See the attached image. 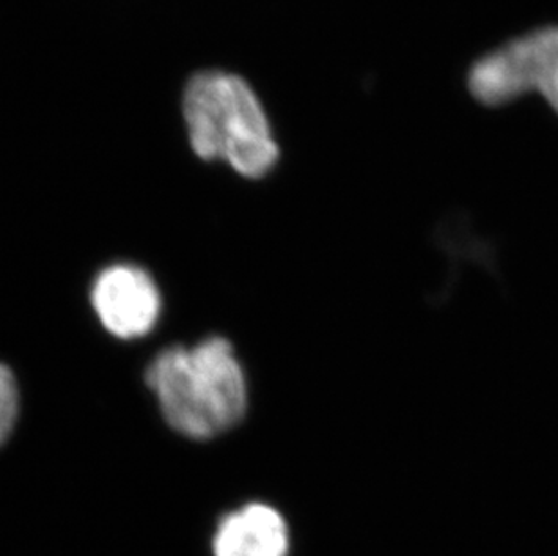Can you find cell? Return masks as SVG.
<instances>
[{
  "mask_svg": "<svg viewBox=\"0 0 558 556\" xmlns=\"http://www.w3.org/2000/svg\"><path fill=\"white\" fill-rule=\"evenodd\" d=\"M19 387L10 368L0 363V446L10 439L19 418Z\"/></svg>",
  "mask_w": 558,
  "mask_h": 556,
  "instance_id": "8992f818",
  "label": "cell"
},
{
  "mask_svg": "<svg viewBox=\"0 0 558 556\" xmlns=\"http://www.w3.org/2000/svg\"><path fill=\"white\" fill-rule=\"evenodd\" d=\"M288 552L284 517L266 504H248L228 513L214 536L216 556H288Z\"/></svg>",
  "mask_w": 558,
  "mask_h": 556,
  "instance_id": "5b68a950",
  "label": "cell"
},
{
  "mask_svg": "<svg viewBox=\"0 0 558 556\" xmlns=\"http://www.w3.org/2000/svg\"><path fill=\"white\" fill-rule=\"evenodd\" d=\"M181 109L197 158L222 161L248 179L268 176L279 161L268 114L252 85L238 74L219 69L194 74Z\"/></svg>",
  "mask_w": 558,
  "mask_h": 556,
  "instance_id": "7a4b0ae2",
  "label": "cell"
},
{
  "mask_svg": "<svg viewBox=\"0 0 558 556\" xmlns=\"http://www.w3.org/2000/svg\"><path fill=\"white\" fill-rule=\"evenodd\" d=\"M147 384L165 421L190 439H210L243 420L244 371L230 341L211 336L194 347H170L147 368Z\"/></svg>",
  "mask_w": 558,
  "mask_h": 556,
  "instance_id": "6da1fadb",
  "label": "cell"
},
{
  "mask_svg": "<svg viewBox=\"0 0 558 556\" xmlns=\"http://www.w3.org/2000/svg\"><path fill=\"white\" fill-rule=\"evenodd\" d=\"M466 85L483 106L537 95L558 116V26L538 27L483 55L472 63Z\"/></svg>",
  "mask_w": 558,
  "mask_h": 556,
  "instance_id": "3957f363",
  "label": "cell"
},
{
  "mask_svg": "<svg viewBox=\"0 0 558 556\" xmlns=\"http://www.w3.org/2000/svg\"><path fill=\"white\" fill-rule=\"evenodd\" d=\"M90 302L101 326L122 340L153 331L161 313V294L145 269L117 264L96 277Z\"/></svg>",
  "mask_w": 558,
  "mask_h": 556,
  "instance_id": "277c9868",
  "label": "cell"
}]
</instances>
